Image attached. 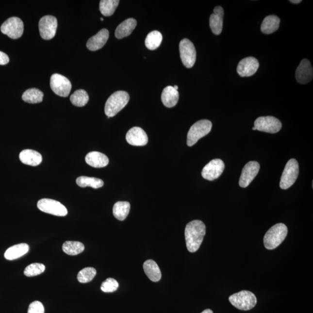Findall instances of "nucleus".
<instances>
[{
    "label": "nucleus",
    "mask_w": 313,
    "mask_h": 313,
    "mask_svg": "<svg viewBox=\"0 0 313 313\" xmlns=\"http://www.w3.org/2000/svg\"><path fill=\"white\" fill-rule=\"evenodd\" d=\"M206 233V227L203 222L195 220L189 222L186 226L185 239L186 247L190 252H195L200 247Z\"/></svg>",
    "instance_id": "1"
},
{
    "label": "nucleus",
    "mask_w": 313,
    "mask_h": 313,
    "mask_svg": "<svg viewBox=\"0 0 313 313\" xmlns=\"http://www.w3.org/2000/svg\"><path fill=\"white\" fill-rule=\"evenodd\" d=\"M288 234L287 226L278 223L266 232L264 238L265 248L269 250L276 249L285 239Z\"/></svg>",
    "instance_id": "2"
},
{
    "label": "nucleus",
    "mask_w": 313,
    "mask_h": 313,
    "mask_svg": "<svg viewBox=\"0 0 313 313\" xmlns=\"http://www.w3.org/2000/svg\"><path fill=\"white\" fill-rule=\"evenodd\" d=\"M130 100V95L127 92L118 91L115 92L107 100L104 112L108 118L114 117L126 106Z\"/></svg>",
    "instance_id": "3"
},
{
    "label": "nucleus",
    "mask_w": 313,
    "mask_h": 313,
    "mask_svg": "<svg viewBox=\"0 0 313 313\" xmlns=\"http://www.w3.org/2000/svg\"><path fill=\"white\" fill-rule=\"evenodd\" d=\"M229 300L235 308L244 311H249L257 303V299L254 294L248 291H241L232 295Z\"/></svg>",
    "instance_id": "4"
},
{
    "label": "nucleus",
    "mask_w": 313,
    "mask_h": 313,
    "mask_svg": "<svg viewBox=\"0 0 313 313\" xmlns=\"http://www.w3.org/2000/svg\"><path fill=\"white\" fill-rule=\"evenodd\" d=\"M213 124L210 120H201L196 122L190 128L187 133V145L189 147L195 145L198 140L211 132Z\"/></svg>",
    "instance_id": "5"
},
{
    "label": "nucleus",
    "mask_w": 313,
    "mask_h": 313,
    "mask_svg": "<svg viewBox=\"0 0 313 313\" xmlns=\"http://www.w3.org/2000/svg\"><path fill=\"white\" fill-rule=\"evenodd\" d=\"M299 165L297 161L292 159L288 161L280 180V186L281 189H289L296 181L299 175Z\"/></svg>",
    "instance_id": "6"
},
{
    "label": "nucleus",
    "mask_w": 313,
    "mask_h": 313,
    "mask_svg": "<svg viewBox=\"0 0 313 313\" xmlns=\"http://www.w3.org/2000/svg\"><path fill=\"white\" fill-rule=\"evenodd\" d=\"M37 207L45 213L57 216H65L68 213L67 208L60 202L54 199L43 198L37 202Z\"/></svg>",
    "instance_id": "7"
},
{
    "label": "nucleus",
    "mask_w": 313,
    "mask_h": 313,
    "mask_svg": "<svg viewBox=\"0 0 313 313\" xmlns=\"http://www.w3.org/2000/svg\"><path fill=\"white\" fill-rule=\"evenodd\" d=\"M24 25L19 17H12L5 21L1 26V32L12 39H17L23 33Z\"/></svg>",
    "instance_id": "8"
},
{
    "label": "nucleus",
    "mask_w": 313,
    "mask_h": 313,
    "mask_svg": "<svg viewBox=\"0 0 313 313\" xmlns=\"http://www.w3.org/2000/svg\"><path fill=\"white\" fill-rule=\"evenodd\" d=\"M50 85L53 92L58 96L67 97L70 93V80L61 74H53L50 77Z\"/></svg>",
    "instance_id": "9"
},
{
    "label": "nucleus",
    "mask_w": 313,
    "mask_h": 313,
    "mask_svg": "<svg viewBox=\"0 0 313 313\" xmlns=\"http://www.w3.org/2000/svg\"><path fill=\"white\" fill-rule=\"evenodd\" d=\"M180 51L181 62L187 68H192L196 61V50L195 46L189 40L184 38L180 44Z\"/></svg>",
    "instance_id": "10"
},
{
    "label": "nucleus",
    "mask_w": 313,
    "mask_h": 313,
    "mask_svg": "<svg viewBox=\"0 0 313 313\" xmlns=\"http://www.w3.org/2000/svg\"><path fill=\"white\" fill-rule=\"evenodd\" d=\"M254 125L256 130L270 133H277L282 128L281 121L273 116L259 117L255 120Z\"/></svg>",
    "instance_id": "11"
},
{
    "label": "nucleus",
    "mask_w": 313,
    "mask_h": 313,
    "mask_svg": "<svg viewBox=\"0 0 313 313\" xmlns=\"http://www.w3.org/2000/svg\"><path fill=\"white\" fill-rule=\"evenodd\" d=\"M38 26L41 37L44 40H51L56 34L58 21L54 16H45L40 20Z\"/></svg>",
    "instance_id": "12"
},
{
    "label": "nucleus",
    "mask_w": 313,
    "mask_h": 313,
    "mask_svg": "<svg viewBox=\"0 0 313 313\" xmlns=\"http://www.w3.org/2000/svg\"><path fill=\"white\" fill-rule=\"evenodd\" d=\"M225 169V164L220 159H214L202 169L201 175L205 180L213 181L218 178L222 174Z\"/></svg>",
    "instance_id": "13"
},
{
    "label": "nucleus",
    "mask_w": 313,
    "mask_h": 313,
    "mask_svg": "<svg viewBox=\"0 0 313 313\" xmlns=\"http://www.w3.org/2000/svg\"><path fill=\"white\" fill-rule=\"evenodd\" d=\"M260 165L256 162H250L244 166L239 181L240 187H248L258 175Z\"/></svg>",
    "instance_id": "14"
},
{
    "label": "nucleus",
    "mask_w": 313,
    "mask_h": 313,
    "mask_svg": "<svg viewBox=\"0 0 313 313\" xmlns=\"http://www.w3.org/2000/svg\"><path fill=\"white\" fill-rule=\"evenodd\" d=\"M259 67L257 59L247 57L241 60L237 66V73L241 77H250L255 74Z\"/></svg>",
    "instance_id": "15"
},
{
    "label": "nucleus",
    "mask_w": 313,
    "mask_h": 313,
    "mask_svg": "<svg viewBox=\"0 0 313 313\" xmlns=\"http://www.w3.org/2000/svg\"><path fill=\"white\" fill-rule=\"evenodd\" d=\"M297 82L302 84H306L311 82L313 77V69L311 62L308 59H304L300 62L296 70Z\"/></svg>",
    "instance_id": "16"
},
{
    "label": "nucleus",
    "mask_w": 313,
    "mask_h": 313,
    "mask_svg": "<svg viewBox=\"0 0 313 313\" xmlns=\"http://www.w3.org/2000/svg\"><path fill=\"white\" fill-rule=\"evenodd\" d=\"M126 140L128 144L131 145L143 146L147 145L148 137L142 128L135 127L128 131Z\"/></svg>",
    "instance_id": "17"
},
{
    "label": "nucleus",
    "mask_w": 313,
    "mask_h": 313,
    "mask_svg": "<svg viewBox=\"0 0 313 313\" xmlns=\"http://www.w3.org/2000/svg\"><path fill=\"white\" fill-rule=\"evenodd\" d=\"M223 16H224V10L222 7L217 6L214 8V14L210 16V26L212 32L215 35H219L222 33Z\"/></svg>",
    "instance_id": "18"
},
{
    "label": "nucleus",
    "mask_w": 313,
    "mask_h": 313,
    "mask_svg": "<svg viewBox=\"0 0 313 313\" xmlns=\"http://www.w3.org/2000/svg\"><path fill=\"white\" fill-rule=\"evenodd\" d=\"M109 37V31L106 29H102L96 35L89 38L86 43V47L92 51L99 50L106 44Z\"/></svg>",
    "instance_id": "19"
},
{
    "label": "nucleus",
    "mask_w": 313,
    "mask_h": 313,
    "mask_svg": "<svg viewBox=\"0 0 313 313\" xmlns=\"http://www.w3.org/2000/svg\"><path fill=\"white\" fill-rule=\"evenodd\" d=\"M19 159L24 165L35 166L40 165L43 158L38 152L31 149H26L20 152Z\"/></svg>",
    "instance_id": "20"
},
{
    "label": "nucleus",
    "mask_w": 313,
    "mask_h": 313,
    "mask_svg": "<svg viewBox=\"0 0 313 313\" xmlns=\"http://www.w3.org/2000/svg\"><path fill=\"white\" fill-rule=\"evenodd\" d=\"M85 162L94 168H103L108 165L109 160L105 154L98 151H91L86 155Z\"/></svg>",
    "instance_id": "21"
},
{
    "label": "nucleus",
    "mask_w": 313,
    "mask_h": 313,
    "mask_svg": "<svg viewBox=\"0 0 313 313\" xmlns=\"http://www.w3.org/2000/svg\"><path fill=\"white\" fill-rule=\"evenodd\" d=\"M180 98L178 90L172 86H168L164 89L162 94V100L164 105L166 107H173L177 105Z\"/></svg>",
    "instance_id": "22"
},
{
    "label": "nucleus",
    "mask_w": 313,
    "mask_h": 313,
    "mask_svg": "<svg viewBox=\"0 0 313 313\" xmlns=\"http://www.w3.org/2000/svg\"><path fill=\"white\" fill-rule=\"evenodd\" d=\"M137 25L136 20L133 18H129L123 21L119 25L115 30V37L121 39L128 36L135 29Z\"/></svg>",
    "instance_id": "23"
},
{
    "label": "nucleus",
    "mask_w": 313,
    "mask_h": 313,
    "mask_svg": "<svg viewBox=\"0 0 313 313\" xmlns=\"http://www.w3.org/2000/svg\"><path fill=\"white\" fill-rule=\"evenodd\" d=\"M29 250L28 244L25 243L16 244L6 250L4 257L9 261L15 260L26 254Z\"/></svg>",
    "instance_id": "24"
},
{
    "label": "nucleus",
    "mask_w": 313,
    "mask_h": 313,
    "mask_svg": "<svg viewBox=\"0 0 313 313\" xmlns=\"http://www.w3.org/2000/svg\"><path fill=\"white\" fill-rule=\"evenodd\" d=\"M145 272L151 281H159L162 279V273L156 262L153 260L146 261L144 264Z\"/></svg>",
    "instance_id": "25"
},
{
    "label": "nucleus",
    "mask_w": 313,
    "mask_h": 313,
    "mask_svg": "<svg viewBox=\"0 0 313 313\" xmlns=\"http://www.w3.org/2000/svg\"><path fill=\"white\" fill-rule=\"evenodd\" d=\"M280 19L276 16H267L264 19L261 25V31L264 34L273 33L279 29Z\"/></svg>",
    "instance_id": "26"
},
{
    "label": "nucleus",
    "mask_w": 313,
    "mask_h": 313,
    "mask_svg": "<svg viewBox=\"0 0 313 313\" xmlns=\"http://www.w3.org/2000/svg\"><path fill=\"white\" fill-rule=\"evenodd\" d=\"M130 211V204L127 201L116 202L113 208V213L116 219L123 221L128 215Z\"/></svg>",
    "instance_id": "27"
},
{
    "label": "nucleus",
    "mask_w": 313,
    "mask_h": 313,
    "mask_svg": "<svg viewBox=\"0 0 313 313\" xmlns=\"http://www.w3.org/2000/svg\"><path fill=\"white\" fill-rule=\"evenodd\" d=\"M44 94L37 88L29 89L24 92L22 99L25 102L34 104L41 103L43 101Z\"/></svg>",
    "instance_id": "28"
},
{
    "label": "nucleus",
    "mask_w": 313,
    "mask_h": 313,
    "mask_svg": "<svg viewBox=\"0 0 313 313\" xmlns=\"http://www.w3.org/2000/svg\"><path fill=\"white\" fill-rule=\"evenodd\" d=\"M85 247L79 241H67L63 244L62 249L68 255H77L84 250Z\"/></svg>",
    "instance_id": "29"
},
{
    "label": "nucleus",
    "mask_w": 313,
    "mask_h": 313,
    "mask_svg": "<svg viewBox=\"0 0 313 313\" xmlns=\"http://www.w3.org/2000/svg\"><path fill=\"white\" fill-rule=\"evenodd\" d=\"M163 41L162 34L159 31H154L148 33L145 40L146 47L150 50L158 49Z\"/></svg>",
    "instance_id": "30"
},
{
    "label": "nucleus",
    "mask_w": 313,
    "mask_h": 313,
    "mask_svg": "<svg viewBox=\"0 0 313 313\" xmlns=\"http://www.w3.org/2000/svg\"><path fill=\"white\" fill-rule=\"evenodd\" d=\"M76 183L80 187H91L94 189H99L104 184L103 181L100 179L88 177H79L76 180Z\"/></svg>",
    "instance_id": "31"
},
{
    "label": "nucleus",
    "mask_w": 313,
    "mask_h": 313,
    "mask_svg": "<svg viewBox=\"0 0 313 313\" xmlns=\"http://www.w3.org/2000/svg\"><path fill=\"white\" fill-rule=\"evenodd\" d=\"M118 0H102L100 1L99 9L101 13L105 16H112L118 7Z\"/></svg>",
    "instance_id": "32"
},
{
    "label": "nucleus",
    "mask_w": 313,
    "mask_h": 313,
    "mask_svg": "<svg viewBox=\"0 0 313 313\" xmlns=\"http://www.w3.org/2000/svg\"><path fill=\"white\" fill-rule=\"evenodd\" d=\"M89 96L87 92L83 89H79L71 95L70 101L73 105L77 107H83L87 104Z\"/></svg>",
    "instance_id": "33"
},
{
    "label": "nucleus",
    "mask_w": 313,
    "mask_h": 313,
    "mask_svg": "<svg viewBox=\"0 0 313 313\" xmlns=\"http://www.w3.org/2000/svg\"><path fill=\"white\" fill-rule=\"evenodd\" d=\"M97 274V270L93 267H86L77 275V280L81 283H87L92 281Z\"/></svg>",
    "instance_id": "34"
},
{
    "label": "nucleus",
    "mask_w": 313,
    "mask_h": 313,
    "mask_svg": "<svg viewBox=\"0 0 313 313\" xmlns=\"http://www.w3.org/2000/svg\"><path fill=\"white\" fill-rule=\"evenodd\" d=\"M46 270V266L42 264H32L26 267L24 274L27 277H33L40 275Z\"/></svg>",
    "instance_id": "35"
},
{
    "label": "nucleus",
    "mask_w": 313,
    "mask_h": 313,
    "mask_svg": "<svg viewBox=\"0 0 313 313\" xmlns=\"http://www.w3.org/2000/svg\"><path fill=\"white\" fill-rule=\"evenodd\" d=\"M119 287L118 282L114 279L109 278L101 285V290L106 293L117 291Z\"/></svg>",
    "instance_id": "36"
},
{
    "label": "nucleus",
    "mask_w": 313,
    "mask_h": 313,
    "mask_svg": "<svg viewBox=\"0 0 313 313\" xmlns=\"http://www.w3.org/2000/svg\"><path fill=\"white\" fill-rule=\"evenodd\" d=\"M43 303L39 301H34L29 305L28 313H44Z\"/></svg>",
    "instance_id": "37"
},
{
    "label": "nucleus",
    "mask_w": 313,
    "mask_h": 313,
    "mask_svg": "<svg viewBox=\"0 0 313 313\" xmlns=\"http://www.w3.org/2000/svg\"><path fill=\"white\" fill-rule=\"evenodd\" d=\"M10 62L8 56L6 53L0 51V65H5Z\"/></svg>",
    "instance_id": "38"
},
{
    "label": "nucleus",
    "mask_w": 313,
    "mask_h": 313,
    "mask_svg": "<svg viewBox=\"0 0 313 313\" xmlns=\"http://www.w3.org/2000/svg\"><path fill=\"white\" fill-rule=\"evenodd\" d=\"M290 2L293 3V4H299L302 1L301 0H293V1H290Z\"/></svg>",
    "instance_id": "39"
},
{
    "label": "nucleus",
    "mask_w": 313,
    "mask_h": 313,
    "mask_svg": "<svg viewBox=\"0 0 313 313\" xmlns=\"http://www.w3.org/2000/svg\"><path fill=\"white\" fill-rule=\"evenodd\" d=\"M201 313H214L210 309H206V310H205V311L202 312Z\"/></svg>",
    "instance_id": "40"
},
{
    "label": "nucleus",
    "mask_w": 313,
    "mask_h": 313,
    "mask_svg": "<svg viewBox=\"0 0 313 313\" xmlns=\"http://www.w3.org/2000/svg\"><path fill=\"white\" fill-rule=\"evenodd\" d=\"M174 88L176 89V90H178V86L177 85H175L174 86Z\"/></svg>",
    "instance_id": "41"
},
{
    "label": "nucleus",
    "mask_w": 313,
    "mask_h": 313,
    "mask_svg": "<svg viewBox=\"0 0 313 313\" xmlns=\"http://www.w3.org/2000/svg\"><path fill=\"white\" fill-rule=\"evenodd\" d=\"M252 130H256V128L255 127L252 128Z\"/></svg>",
    "instance_id": "42"
},
{
    "label": "nucleus",
    "mask_w": 313,
    "mask_h": 313,
    "mask_svg": "<svg viewBox=\"0 0 313 313\" xmlns=\"http://www.w3.org/2000/svg\"><path fill=\"white\" fill-rule=\"evenodd\" d=\"M100 20H102V21H103V18H100Z\"/></svg>",
    "instance_id": "43"
}]
</instances>
